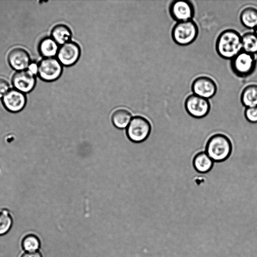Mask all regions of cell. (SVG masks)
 <instances>
[{
  "mask_svg": "<svg viewBox=\"0 0 257 257\" xmlns=\"http://www.w3.org/2000/svg\"><path fill=\"white\" fill-rule=\"evenodd\" d=\"M257 64L256 55L241 51L230 60V68L237 77L246 78L254 71Z\"/></svg>",
  "mask_w": 257,
  "mask_h": 257,
  "instance_id": "obj_4",
  "label": "cell"
},
{
  "mask_svg": "<svg viewBox=\"0 0 257 257\" xmlns=\"http://www.w3.org/2000/svg\"><path fill=\"white\" fill-rule=\"evenodd\" d=\"M214 165V162L205 151L200 152L193 157V167L198 173L204 174L209 173Z\"/></svg>",
  "mask_w": 257,
  "mask_h": 257,
  "instance_id": "obj_14",
  "label": "cell"
},
{
  "mask_svg": "<svg viewBox=\"0 0 257 257\" xmlns=\"http://www.w3.org/2000/svg\"><path fill=\"white\" fill-rule=\"evenodd\" d=\"M39 49L41 54L46 58L54 56L59 50L57 43L51 38L43 39L39 44Z\"/></svg>",
  "mask_w": 257,
  "mask_h": 257,
  "instance_id": "obj_19",
  "label": "cell"
},
{
  "mask_svg": "<svg viewBox=\"0 0 257 257\" xmlns=\"http://www.w3.org/2000/svg\"><path fill=\"white\" fill-rule=\"evenodd\" d=\"M232 151L231 140L225 135L216 133L211 136L205 144V152L214 162L221 163L230 157Z\"/></svg>",
  "mask_w": 257,
  "mask_h": 257,
  "instance_id": "obj_2",
  "label": "cell"
},
{
  "mask_svg": "<svg viewBox=\"0 0 257 257\" xmlns=\"http://www.w3.org/2000/svg\"><path fill=\"white\" fill-rule=\"evenodd\" d=\"M151 131L150 122L141 116L134 117L127 126L126 133L128 138L135 143H141L149 136Z\"/></svg>",
  "mask_w": 257,
  "mask_h": 257,
  "instance_id": "obj_5",
  "label": "cell"
},
{
  "mask_svg": "<svg viewBox=\"0 0 257 257\" xmlns=\"http://www.w3.org/2000/svg\"><path fill=\"white\" fill-rule=\"evenodd\" d=\"M244 116L247 121L251 123H257V106L245 107Z\"/></svg>",
  "mask_w": 257,
  "mask_h": 257,
  "instance_id": "obj_23",
  "label": "cell"
},
{
  "mask_svg": "<svg viewBox=\"0 0 257 257\" xmlns=\"http://www.w3.org/2000/svg\"><path fill=\"white\" fill-rule=\"evenodd\" d=\"M28 70L32 72L33 74H36L38 72V65L35 63H31L29 66Z\"/></svg>",
  "mask_w": 257,
  "mask_h": 257,
  "instance_id": "obj_26",
  "label": "cell"
},
{
  "mask_svg": "<svg viewBox=\"0 0 257 257\" xmlns=\"http://www.w3.org/2000/svg\"><path fill=\"white\" fill-rule=\"evenodd\" d=\"M239 19L245 28L254 29L257 26V9L253 7L244 8L240 14Z\"/></svg>",
  "mask_w": 257,
  "mask_h": 257,
  "instance_id": "obj_16",
  "label": "cell"
},
{
  "mask_svg": "<svg viewBox=\"0 0 257 257\" xmlns=\"http://www.w3.org/2000/svg\"><path fill=\"white\" fill-rule=\"evenodd\" d=\"M199 33L198 27L193 20L177 22L171 31L173 41L180 46H187L196 39Z\"/></svg>",
  "mask_w": 257,
  "mask_h": 257,
  "instance_id": "obj_3",
  "label": "cell"
},
{
  "mask_svg": "<svg viewBox=\"0 0 257 257\" xmlns=\"http://www.w3.org/2000/svg\"><path fill=\"white\" fill-rule=\"evenodd\" d=\"M26 98L24 93L17 89H11L3 97V103L9 111L17 112L25 106Z\"/></svg>",
  "mask_w": 257,
  "mask_h": 257,
  "instance_id": "obj_11",
  "label": "cell"
},
{
  "mask_svg": "<svg viewBox=\"0 0 257 257\" xmlns=\"http://www.w3.org/2000/svg\"><path fill=\"white\" fill-rule=\"evenodd\" d=\"M8 58L11 66L17 70H24L30 64L29 54L21 48L12 49L10 52Z\"/></svg>",
  "mask_w": 257,
  "mask_h": 257,
  "instance_id": "obj_13",
  "label": "cell"
},
{
  "mask_svg": "<svg viewBox=\"0 0 257 257\" xmlns=\"http://www.w3.org/2000/svg\"><path fill=\"white\" fill-rule=\"evenodd\" d=\"M215 49L220 57L231 60L242 50L241 36L234 29L223 31L217 37Z\"/></svg>",
  "mask_w": 257,
  "mask_h": 257,
  "instance_id": "obj_1",
  "label": "cell"
},
{
  "mask_svg": "<svg viewBox=\"0 0 257 257\" xmlns=\"http://www.w3.org/2000/svg\"><path fill=\"white\" fill-rule=\"evenodd\" d=\"M254 33L256 34L257 36V26L254 29Z\"/></svg>",
  "mask_w": 257,
  "mask_h": 257,
  "instance_id": "obj_27",
  "label": "cell"
},
{
  "mask_svg": "<svg viewBox=\"0 0 257 257\" xmlns=\"http://www.w3.org/2000/svg\"><path fill=\"white\" fill-rule=\"evenodd\" d=\"M40 245L38 237L33 234H27L22 240V247L27 252L36 251L39 248Z\"/></svg>",
  "mask_w": 257,
  "mask_h": 257,
  "instance_id": "obj_21",
  "label": "cell"
},
{
  "mask_svg": "<svg viewBox=\"0 0 257 257\" xmlns=\"http://www.w3.org/2000/svg\"><path fill=\"white\" fill-rule=\"evenodd\" d=\"M242 51L256 55L257 54V36L253 32H248L241 36Z\"/></svg>",
  "mask_w": 257,
  "mask_h": 257,
  "instance_id": "obj_20",
  "label": "cell"
},
{
  "mask_svg": "<svg viewBox=\"0 0 257 257\" xmlns=\"http://www.w3.org/2000/svg\"><path fill=\"white\" fill-rule=\"evenodd\" d=\"M62 71L61 63L55 58H46L38 65L39 75L43 80L47 81L57 79L61 74Z\"/></svg>",
  "mask_w": 257,
  "mask_h": 257,
  "instance_id": "obj_9",
  "label": "cell"
},
{
  "mask_svg": "<svg viewBox=\"0 0 257 257\" xmlns=\"http://www.w3.org/2000/svg\"><path fill=\"white\" fill-rule=\"evenodd\" d=\"M80 49L78 45L69 41L61 46L57 53L58 60L64 65L74 64L79 59Z\"/></svg>",
  "mask_w": 257,
  "mask_h": 257,
  "instance_id": "obj_10",
  "label": "cell"
},
{
  "mask_svg": "<svg viewBox=\"0 0 257 257\" xmlns=\"http://www.w3.org/2000/svg\"><path fill=\"white\" fill-rule=\"evenodd\" d=\"M34 74L28 70L16 72L13 76L12 82L17 90L22 92H28L32 90L35 84Z\"/></svg>",
  "mask_w": 257,
  "mask_h": 257,
  "instance_id": "obj_12",
  "label": "cell"
},
{
  "mask_svg": "<svg viewBox=\"0 0 257 257\" xmlns=\"http://www.w3.org/2000/svg\"><path fill=\"white\" fill-rule=\"evenodd\" d=\"M172 19L177 22L192 20L195 15V8L191 1L175 0L172 1L169 8Z\"/></svg>",
  "mask_w": 257,
  "mask_h": 257,
  "instance_id": "obj_7",
  "label": "cell"
},
{
  "mask_svg": "<svg viewBox=\"0 0 257 257\" xmlns=\"http://www.w3.org/2000/svg\"><path fill=\"white\" fill-rule=\"evenodd\" d=\"M21 257H42V255L39 251L26 252Z\"/></svg>",
  "mask_w": 257,
  "mask_h": 257,
  "instance_id": "obj_25",
  "label": "cell"
},
{
  "mask_svg": "<svg viewBox=\"0 0 257 257\" xmlns=\"http://www.w3.org/2000/svg\"><path fill=\"white\" fill-rule=\"evenodd\" d=\"M217 86L215 81L211 77L200 76L192 82L191 90L193 94L209 99L216 94Z\"/></svg>",
  "mask_w": 257,
  "mask_h": 257,
  "instance_id": "obj_8",
  "label": "cell"
},
{
  "mask_svg": "<svg viewBox=\"0 0 257 257\" xmlns=\"http://www.w3.org/2000/svg\"><path fill=\"white\" fill-rule=\"evenodd\" d=\"M12 224V219L7 210H0V235L7 233Z\"/></svg>",
  "mask_w": 257,
  "mask_h": 257,
  "instance_id": "obj_22",
  "label": "cell"
},
{
  "mask_svg": "<svg viewBox=\"0 0 257 257\" xmlns=\"http://www.w3.org/2000/svg\"><path fill=\"white\" fill-rule=\"evenodd\" d=\"M52 39L59 44L63 45L70 40L71 32L66 25L59 24L55 26L51 32Z\"/></svg>",
  "mask_w": 257,
  "mask_h": 257,
  "instance_id": "obj_18",
  "label": "cell"
},
{
  "mask_svg": "<svg viewBox=\"0 0 257 257\" xmlns=\"http://www.w3.org/2000/svg\"><path fill=\"white\" fill-rule=\"evenodd\" d=\"M131 114L127 110L119 108L113 112L111 120L116 128L121 129L127 126L131 120Z\"/></svg>",
  "mask_w": 257,
  "mask_h": 257,
  "instance_id": "obj_17",
  "label": "cell"
},
{
  "mask_svg": "<svg viewBox=\"0 0 257 257\" xmlns=\"http://www.w3.org/2000/svg\"><path fill=\"white\" fill-rule=\"evenodd\" d=\"M187 113L196 119H201L206 116L211 109L209 99L194 94L188 95L184 102Z\"/></svg>",
  "mask_w": 257,
  "mask_h": 257,
  "instance_id": "obj_6",
  "label": "cell"
},
{
  "mask_svg": "<svg viewBox=\"0 0 257 257\" xmlns=\"http://www.w3.org/2000/svg\"><path fill=\"white\" fill-rule=\"evenodd\" d=\"M9 90L8 82L4 79L0 78V98L3 97Z\"/></svg>",
  "mask_w": 257,
  "mask_h": 257,
  "instance_id": "obj_24",
  "label": "cell"
},
{
  "mask_svg": "<svg viewBox=\"0 0 257 257\" xmlns=\"http://www.w3.org/2000/svg\"><path fill=\"white\" fill-rule=\"evenodd\" d=\"M240 100L245 107L257 106V84H250L242 89Z\"/></svg>",
  "mask_w": 257,
  "mask_h": 257,
  "instance_id": "obj_15",
  "label": "cell"
}]
</instances>
